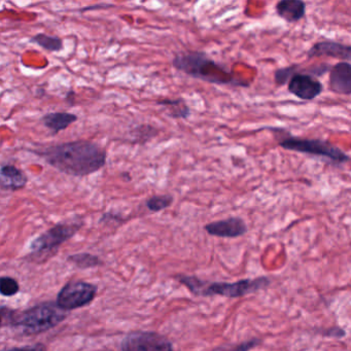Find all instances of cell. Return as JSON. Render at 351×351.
<instances>
[{"label":"cell","mask_w":351,"mask_h":351,"mask_svg":"<svg viewBox=\"0 0 351 351\" xmlns=\"http://www.w3.org/2000/svg\"><path fill=\"white\" fill-rule=\"evenodd\" d=\"M49 166L73 178H86L106 167L108 152L99 143L88 139L26 149Z\"/></svg>","instance_id":"cell-1"},{"label":"cell","mask_w":351,"mask_h":351,"mask_svg":"<svg viewBox=\"0 0 351 351\" xmlns=\"http://www.w3.org/2000/svg\"><path fill=\"white\" fill-rule=\"evenodd\" d=\"M172 67L180 73L205 83L231 87H250V84L238 79L226 65L211 59L203 51H188L172 58Z\"/></svg>","instance_id":"cell-2"},{"label":"cell","mask_w":351,"mask_h":351,"mask_svg":"<svg viewBox=\"0 0 351 351\" xmlns=\"http://www.w3.org/2000/svg\"><path fill=\"white\" fill-rule=\"evenodd\" d=\"M66 318L65 310L58 304L45 302L22 313L1 308V324L20 328L27 335L42 334L60 324Z\"/></svg>","instance_id":"cell-3"},{"label":"cell","mask_w":351,"mask_h":351,"mask_svg":"<svg viewBox=\"0 0 351 351\" xmlns=\"http://www.w3.org/2000/svg\"><path fill=\"white\" fill-rule=\"evenodd\" d=\"M278 132L276 136L277 145L285 151L312 156L324 161L332 163L335 166H341L348 163L350 156L345 153L337 145L328 141L319 138H305L293 136L285 129L273 128Z\"/></svg>","instance_id":"cell-4"},{"label":"cell","mask_w":351,"mask_h":351,"mask_svg":"<svg viewBox=\"0 0 351 351\" xmlns=\"http://www.w3.org/2000/svg\"><path fill=\"white\" fill-rule=\"evenodd\" d=\"M83 225V221L80 217H73L69 221L56 223L32 242L30 252L40 254L57 250L64 242L71 239Z\"/></svg>","instance_id":"cell-5"},{"label":"cell","mask_w":351,"mask_h":351,"mask_svg":"<svg viewBox=\"0 0 351 351\" xmlns=\"http://www.w3.org/2000/svg\"><path fill=\"white\" fill-rule=\"evenodd\" d=\"M97 293V287L85 281L67 283L57 297L56 303L61 309L73 310L89 305Z\"/></svg>","instance_id":"cell-6"},{"label":"cell","mask_w":351,"mask_h":351,"mask_svg":"<svg viewBox=\"0 0 351 351\" xmlns=\"http://www.w3.org/2000/svg\"><path fill=\"white\" fill-rule=\"evenodd\" d=\"M270 280L267 277L254 279H243L236 282L213 283L203 291V295H221L226 298H241L250 293L264 289Z\"/></svg>","instance_id":"cell-7"},{"label":"cell","mask_w":351,"mask_h":351,"mask_svg":"<svg viewBox=\"0 0 351 351\" xmlns=\"http://www.w3.org/2000/svg\"><path fill=\"white\" fill-rule=\"evenodd\" d=\"M123 351H173L166 337L153 332H131L122 343Z\"/></svg>","instance_id":"cell-8"},{"label":"cell","mask_w":351,"mask_h":351,"mask_svg":"<svg viewBox=\"0 0 351 351\" xmlns=\"http://www.w3.org/2000/svg\"><path fill=\"white\" fill-rule=\"evenodd\" d=\"M324 86L319 80L307 73H302L299 69L287 84V91L293 94L298 99L303 101H311L324 92Z\"/></svg>","instance_id":"cell-9"},{"label":"cell","mask_w":351,"mask_h":351,"mask_svg":"<svg viewBox=\"0 0 351 351\" xmlns=\"http://www.w3.org/2000/svg\"><path fill=\"white\" fill-rule=\"evenodd\" d=\"M204 230L211 236L221 238H237L245 235L248 228L241 217H231L213 221L204 226Z\"/></svg>","instance_id":"cell-10"},{"label":"cell","mask_w":351,"mask_h":351,"mask_svg":"<svg viewBox=\"0 0 351 351\" xmlns=\"http://www.w3.org/2000/svg\"><path fill=\"white\" fill-rule=\"evenodd\" d=\"M324 56L339 59L341 62L351 63V45L342 44L336 40H322L315 43L307 53L309 59Z\"/></svg>","instance_id":"cell-11"},{"label":"cell","mask_w":351,"mask_h":351,"mask_svg":"<svg viewBox=\"0 0 351 351\" xmlns=\"http://www.w3.org/2000/svg\"><path fill=\"white\" fill-rule=\"evenodd\" d=\"M29 182L27 173L12 163H3L0 167V189L3 192L15 193L23 190Z\"/></svg>","instance_id":"cell-12"},{"label":"cell","mask_w":351,"mask_h":351,"mask_svg":"<svg viewBox=\"0 0 351 351\" xmlns=\"http://www.w3.org/2000/svg\"><path fill=\"white\" fill-rule=\"evenodd\" d=\"M328 88L332 93L351 96V63L332 65L328 73Z\"/></svg>","instance_id":"cell-13"},{"label":"cell","mask_w":351,"mask_h":351,"mask_svg":"<svg viewBox=\"0 0 351 351\" xmlns=\"http://www.w3.org/2000/svg\"><path fill=\"white\" fill-rule=\"evenodd\" d=\"M77 121H79V116L69 112H48L40 118L43 126L50 131L52 136L58 134L61 131L66 130Z\"/></svg>","instance_id":"cell-14"},{"label":"cell","mask_w":351,"mask_h":351,"mask_svg":"<svg viewBox=\"0 0 351 351\" xmlns=\"http://www.w3.org/2000/svg\"><path fill=\"white\" fill-rule=\"evenodd\" d=\"M306 10L307 5L302 0H280L275 5L277 16L289 24L301 21L306 16Z\"/></svg>","instance_id":"cell-15"},{"label":"cell","mask_w":351,"mask_h":351,"mask_svg":"<svg viewBox=\"0 0 351 351\" xmlns=\"http://www.w3.org/2000/svg\"><path fill=\"white\" fill-rule=\"evenodd\" d=\"M157 104L165 110L166 116L174 120H186L192 114V110L184 98H162Z\"/></svg>","instance_id":"cell-16"},{"label":"cell","mask_w":351,"mask_h":351,"mask_svg":"<svg viewBox=\"0 0 351 351\" xmlns=\"http://www.w3.org/2000/svg\"><path fill=\"white\" fill-rule=\"evenodd\" d=\"M159 129L152 124L143 123L132 127L128 131L127 141L132 145H145L159 135Z\"/></svg>","instance_id":"cell-17"},{"label":"cell","mask_w":351,"mask_h":351,"mask_svg":"<svg viewBox=\"0 0 351 351\" xmlns=\"http://www.w3.org/2000/svg\"><path fill=\"white\" fill-rule=\"evenodd\" d=\"M29 44L36 45L49 53H59L64 49V42L60 36H50L43 32L30 38Z\"/></svg>","instance_id":"cell-18"},{"label":"cell","mask_w":351,"mask_h":351,"mask_svg":"<svg viewBox=\"0 0 351 351\" xmlns=\"http://www.w3.org/2000/svg\"><path fill=\"white\" fill-rule=\"evenodd\" d=\"M173 201L174 197L171 194L153 195L145 200V207L151 213H160L169 208Z\"/></svg>","instance_id":"cell-19"},{"label":"cell","mask_w":351,"mask_h":351,"mask_svg":"<svg viewBox=\"0 0 351 351\" xmlns=\"http://www.w3.org/2000/svg\"><path fill=\"white\" fill-rule=\"evenodd\" d=\"M69 262L73 263L75 266L84 269L93 268V267H97L101 264V261L98 256L88 254V252L73 254V256H69Z\"/></svg>","instance_id":"cell-20"},{"label":"cell","mask_w":351,"mask_h":351,"mask_svg":"<svg viewBox=\"0 0 351 351\" xmlns=\"http://www.w3.org/2000/svg\"><path fill=\"white\" fill-rule=\"evenodd\" d=\"M300 65L293 64L276 69L274 73V83L279 87L287 85L291 77L299 71Z\"/></svg>","instance_id":"cell-21"},{"label":"cell","mask_w":351,"mask_h":351,"mask_svg":"<svg viewBox=\"0 0 351 351\" xmlns=\"http://www.w3.org/2000/svg\"><path fill=\"white\" fill-rule=\"evenodd\" d=\"M20 291V285L15 278L9 276H3L0 279V293L5 297H12L17 295Z\"/></svg>","instance_id":"cell-22"},{"label":"cell","mask_w":351,"mask_h":351,"mask_svg":"<svg viewBox=\"0 0 351 351\" xmlns=\"http://www.w3.org/2000/svg\"><path fill=\"white\" fill-rule=\"evenodd\" d=\"M260 343L261 341L258 339H252V340L246 341V342L241 343V344L237 345L234 348L226 351H250L254 348V347L258 346Z\"/></svg>","instance_id":"cell-23"},{"label":"cell","mask_w":351,"mask_h":351,"mask_svg":"<svg viewBox=\"0 0 351 351\" xmlns=\"http://www.w3.org/2000/svg\"><path fill=\"white\" fill-rule=\"evenodd\" d=\"M5 351H47V347L46 345L42 344V343H38V344L17 347V348H12Z\"/></svg>","instance_id":"cell-24"},{"label":"cell","mask_w":351,"mask_h":351,"mask_svg":"<svg viewBox=\"0 0 351 351\" xmlns=\"http://www.w3.org/2000/svg\"><path fill=\"white\" fill-rule=\"evenodd\" d=\"M114 5H108V3H100V5H91V7L83 8L80 10V13H86V12L95 11V10H106L108 8H112Z\"/></svg>","instance_id":"cell-25"},{"label":"cell","mask_w":351,"mask_h":351,"mask_svg":"<svg viewBox=\"0 0 351 351\" xmlns=\"http://www.w3.org/2000/svg\"><path fill=\"white\" fill-rule=\"evenodd\" d=\"M75 92L73 90H71V91L67 92L66 96H65V102L69 104V106H73L75 104Z\"/></svg>","instance_id":"cell-26"},{"label":"cell","mask_w":351,"mask_h":351,"mask_svg":"<svg viewBox=\"0 0 351 351\" xmlns=\"http://www.w3.org/2000/svg\"><path fill=\"white\" fill-rule=\"evenodd\" d=\"M36 96L38 98H44L46 96V90L44 88H38L36 92Z\"/></svg>","instance_id":"cell-27"},{"label":"cell","mask_w":351,"mask_h":351,"mask_svg":"<svg viewBox=\"0 0 351 351\" xmlns=\"http://www.w3.org/2000/svg\"><path fill=\"white\" fill-rule=\"evenodd\" d=\"M121 178H122L125 182H130L131 178H131L130 173H129V172H122V173H121Z\"/></svg>","instance_id":"cell-28"},{"label":"cell","mask_w":351,"mask_h":351,"mask_svg":"<svg viewBox=\"0 0 351 351\" xmlns=\"http://www.w3.org/2000/svg\"><path fill=\"white\" fill-rule=\"evenodd\" d=\"M104 351H112V350H104Z\"/></svg>","instance_id":"cell-29"}]
</instances>
